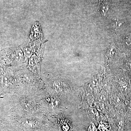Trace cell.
Returning <instances> with one entry per match:
<instances>
[{"instance_id": "obj_3", "label": "cell", "mask_w": 131, "mask_h": 131, "mask_svg": "<svg viewBox=\"0 0 131 131\" xmlns=\"http://www.w3.org/2000/svg\"><path fill=\"white\" fill-rule=\"evenodd\" d=\"M112 25L113 27L115 28H118L119 27L122 25V22L119 20L115 19L112 22Z\"/></svg>"}, {"instance_id": "obj_4", "label": "cell", "mask_w": 131, "mask_h": 131, "mask_svg": "<svg viewBox=\"0 0 131 131\" xmlns=\"http://www.w3.org/2000/svg\"><path fill=\"white\" fill-rule=\"evenodd\" d=\"M107 96L105 94H102L99 96V100L100 101L104 102L106 100Z\"/></svg>"}, {"instance_id": "obj_1", "label": "cell", "mask_w": 131, "mask_h": 131, "mask_svg": "<svg viewBox=\"0 0 131 131\" xmlns=\"http://www.w3.org/2000/svg\"><path fill=\"white\" fill-rule=\"evenodd\" d=\"M34 47L35 46L32 44V45L30 44V46H25L24 49V54L25 56L27 57H30L31 55L32 54L34 50Z\"/></svg>"}, {"instance_id": "obj_2", "label": "cell", "mask_w": 131, "mask_h": 131, "mask_svg": "<svg viewBox=\"0 0 131 131\" xmlns=\"http://www.w3.org/2000/svg\"><path fill=\"white\" fill-rule=\"evenodd\" d=\"M37 54H34L31 57L29 60V65L31 67H34L37 65L38 61Z\"/></svg>"}]
</instances>
